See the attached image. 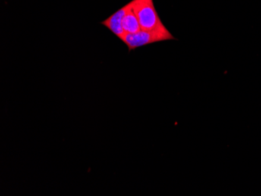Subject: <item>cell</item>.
<instances>
[{"label":"cell","instance_id":"6da1fadb","mask_svg":"<svg viewBox=\"0 0 261 196\" xmlns=\"http://www.w3.org/2000/svg\"><path fill=\"white\" fill-rule=\"evenodd\" d=\"M174 39L175 38L168 29L164 27L156 30H141L134 34H125L121 40L127 45L129 51H133L145 45Z\"/></svg>","mask_w":261,"mask_h":196},{"label":"cell","instance_id":"7a4b0ae2","mask_svg":"<svg viewBox=\"0 0 261 196\" xmlns=\"http://www.w3.org/2000/svg\"><path fill=\"white\" fill-rule=\"evenodd\" d=\"M133 10L142 30H156L165 27L158 15L153 0H133Z\"/></svg>","mask_w":261,"mask_h":196},{"label":"cell","instance_id":"3957f363","mask_svg":"<svg viewBox=\"0 0 261 196\" xmlns=\"http://www.w3.org/2000/svg\"><path fill=\"white\" fill-rule=\"evenodd\" d=\"M129 7V4L123 7L122 8L117 10L111 17L106 19L103 21L101 22V24L105 27H108L110 31L113 32L116 36L122 39L125 36V32L123 29V19L127 13V9Z\"/></svg>","mask_w":261,"mask_h":196},{"label":"cell","instance_id":"277c9868","mask_svg":"<svg viewBox=\"0 0 261 196\" xmlns=\"http://www.w3.org/2000/svg\"><path fill=\"white\" fill-rule=\"evenodd\" d=\"M128 4V9L123 19V29L125 34H134L142 29H141L139 20L133 10V1H130Z\"/></svg>","mask_w":261,"mask_h":196}]
</instances>
